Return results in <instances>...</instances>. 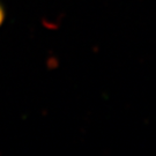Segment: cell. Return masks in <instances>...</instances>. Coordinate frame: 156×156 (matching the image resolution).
I'll return each instance as SVG.
<instances>
[{
  "instance_id": "6da1fadb",
  "label": "cell",
  "mask_w": 156,
  "mask_h": 156,
  "mask_svg": "<svg viewBox=\"0 0 156 156\" xmlns=\"http://www.w3.org/2000/svg\"><path fill=\"white\" fill-rule=\"evenodd\" d=\"M2 20H4V12L1 9V7H0V24L2 22Z\"/></svg>"
}]
</instances>
